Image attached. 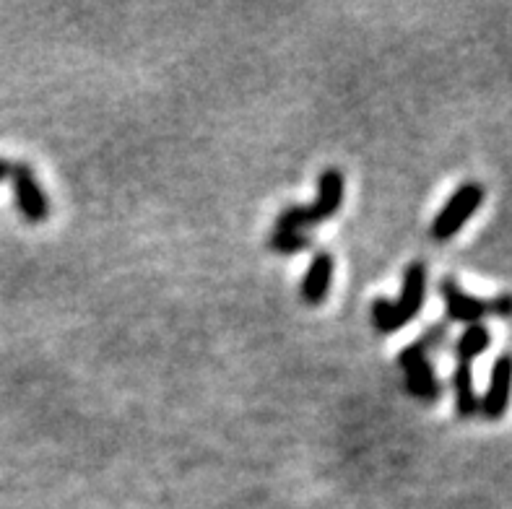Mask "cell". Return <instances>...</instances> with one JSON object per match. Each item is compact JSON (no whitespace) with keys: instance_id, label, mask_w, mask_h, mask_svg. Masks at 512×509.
<instances>
[{"instance_id":"13","label":"cell","mask_w":512,"mask_h":509,"mask_svg":"<svg viewBox=\"0 0 512 509\" xmlns=\"http://www.w3.org/2000/svg\"><path fill=\"white\" fill-rule=\"evenodd\" d=\"M445 341H448V325H432V328H427V333L419 338V346L429 354V351L440 348Z\"/></svg>"},{"instance_id":"9","label":"cell","mask_w":512,"mask_h":509,"mask_svg":"<svg viewBox=\"0 0 512 509\" xmlns=\"http://www.w3.org/2000/svg\"><path fill=\"white\" fill-rule=\"evenodd\" d=\"M453 390H455V411L461 419H471L479 413V395L474 387V369L471 364H455L453 372Z\"/></svg>"},{"instance_id":"7","label":"cell","mask_w":512,"mask_h":509,"mask_svg":"<svg viewBox=\"0 0 512 509\" xmlns=\"http://www.w3.org/2000/svg\"><path fill=\"white\" fill-rule=\"evenodd\" d=\"M424 299H427V268H424V263H411L403 273L401 299L396 302L403 325H409L422 312Z\"/></svg>"},{"instance_id":"2","label":"cell","mask_w":512,"mask_h":509,"mask_svg":"<svg viewBox=\"0 0 512 509\" xmlns=\"http://www.w3.org/2000/svg\"><path fill=\"white\" fill-rule=\"evenodd\" d=\"M398 367L406 372V387L416 400L422 403H435L442 395V385L437 380L435 367L429 361V354L419 346V341H414L411 346H406L398 354Z\"/></svg>"},{"instance_id":"15","label":"cell","mask_w":512,"mask_h":509,"mask_svg":"<svg viewBox=\"0 0 512 509\" xmlns=\"http://www.w3.org/2000/svg\"><path fill=\"white\" fill-rule=\"evenodd\" d=\"M8 174H11V164H8L6 159H0V182L6 180Z\"/></svg>"},{"instance_id":"10","label":"cell","mask_w":512,"mask_h":509,"mask_svg":"<svg viewBox=\"0 0 512 509\" xmlns=\"http://www.w3.org/2000/svg\"><path fill=\"white\" fill-rule=\"evenodd\" d=\"M489 343H492V336H489L487 325H468L466 333L455 343V359H458V364H471L476 356L487 351Z\"/></svg>"},{"instance_id":"5","label":"cell","mask_w":512,"mask_h":509,"mask_svg":"<svg viewBox=\"0 0 512 509\" xmlns=\"http://www.w3.org/2000/svg\"><path fill=\"white\" fill-rule=\"evenodd\" d=\"M442 299H445V307H448V317L453 323H468L476 325L481 323V317L492 315V304L487 299L471 297L458 286V281L453 278H442L440 281Z\"/></svg>"},{"instance_id":"12","label":"cell","mask_w":512,"mask_h":509,"mask_svg":"<svg viewBox=\"0 0 512 509\" xmlns=\"http://www.w3.org/2000/svg\"><path fill=\"white\" fill-rule=\"evenodd\" d=\"M310 234L307 232H276L273 229L271 237H268V247L279 255H299L310 247Z\"/></svg>"},{"instance_id":"8","label":"cell","mask_w":512,"mask_h":509,"mask_svg":"<svg viewBox=\"0 0 512 509\" xmlns=\"http://www.w3.org/2000/svg\"><path fill=\"white\" fill-rule=\"evenodd\" d=\"M333 271H336V263H333L331 252H315V258L310 260V268H307L305 278H302V299L307 304H323L328 291H331Z\"/></svg>"},{"instance_id":"3","label":"cell","mask_w":512,"mask_h":509,"mask_svg":"<svg viewBox=\"0 0 512 509\" xmlns=\"http://www.w3.org/2000/svg\"><path fill=\"white\" fill-rule=\"evenodd\" d=\"M8 177L13 182V195H16V206H19L21 216L29 224H42V221L50 219V198L39 185L32 167L29 164H11Z\"/></svg>"},{"instance_id":"11","label":"cell","mask_w":512,"mask_h":509,"mask_svg":"<svg viewBox=\"0 0 512 509\" xmlns=\"http://www.w3.org/2000/svg\"><path fill=\"white\" fill-rule=\"evenodd\" d=\"M372 325H375L377 333H383V336H390V333L401 330L403 320L396 310V302H390V299H375V302H372Z\"/></svg>"},{"instance_id":"4","label":"cell","mask_w":512,"mask_h":509,"mask_svg":"<svg viewBox=\"0 0 512 509\" xmlns=\"http://www.w3.org/2000/svg\"><path fill=\"white\" fill-rule=\"evenodd\" d=\"M512 395V356H500L492 367V380H489L487 395L479 400V411L484 419L500 421L510 408Z\"/></svg>"},{"instance_id":"14","label":"cell","mask_w":512,"mask_h":509,"mask_svg":"<svg viewBox=\"0 0 512 509\" xmlns=\"http://www.w3.org/2000/svg\"><path fill=\"white\" fill-rule=\"evenodd\" d=\"M492 315H500V317H510L512 315V297L510 294H502V297L492 299Z\"/></svg>"},{"instance_id":"6","label":"cell","mask_w":512,"mask_h":509,"mask_svg":"<svg viewBox=\"0 0 512 509\" xmlns=\"http://www.w3.org/2000/svg\"><path fill=\"white\" fill-rule=\"evenodd\" d=\"M344 174L338 172L336 167L325 169L318 177V200L312 203L310 208V219L312 224H323L331 216H336L341 203H344Z\"/></svg>"},{"instance_id":"1","label":"cell","mask_w":512,"mask_h":509,"mask_svg":"<svg viewBox=\"0 0 512 509\" xmlns=\"http://www.w3.org/2000/svg\"><path fill=\"white\" fill-rule=\"evenodd\" d=\"M481 203H484V185H479V182H463V185L450 195L445 208L437 213L435 221H432V229H429V232H432V239H437V242H448V239H453L455 234L461 232L463 226L471 221V216L479 211Z\"/></svg>"}]
</instances>
